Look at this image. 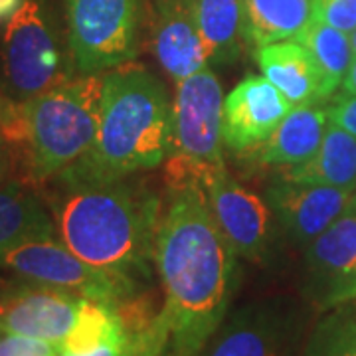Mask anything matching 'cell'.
<instances>
[{"instance_id": "1", "label": "cell", "mask_w": 356, "mask_h": 356, "mask_svg": "<svg viewBox=\"0 0 356 356\" xmlns=\"http://www.w3.org/2000/svg\"><path fill=\"white\" fill-rule=\"evenodd\" d=\"M238 254L212 216L198 184L168 186L154 264L165 303L159 313L180 356H200L228 315Z\"/></svg>"}, {"instance_id": "2", "label": "cell", "mask_w": 356, "mask_h": 356, "mask_svg": "<svg viewBox=\"0 0 356 356\" xmlns=\"http://www.w3.org/2000/svg\"><path fill=\"white\" fill-rule=\"evenodd\" d=\"M56 184L51 212L62 242L111 275L135 283L147 277L163 216L159 196L127 178Z\"/></svg>"}, {"instance_id": "3", "label": "cell", "mask_w": 356, "mask_h": 356, "mask_svg": "<svg viewBox=\"0 0 356 356\" xmlns=\"http://www.w3.org/2000/svg\"><path fill=\"white\" fill-rule=\"evenodd\" d=\"M172 147V105L165 86L140 65L105 74L97 137L58 182H111L165 163Z\"/></svg>"}, {"instance_id": "4", "label": "cell", "mask_w": 356, "mask_h": 356, "mask_svg": "<svg viewBox=\"0 0 356 356\" xmlns=\"http://www.w3.org/2000/svg\"><path fill=\"white\" fill-rule=\"evenodd\" d=\"M105 74L65 79L24 102L28 168L34 182H48L86 156L97 137Z\"/></svg>"}, {"instance_id": "5", "label": "cell", "mask_w": 356, "mask_h": 356, "mask_svg": "<svg viewBox=\"0 0 356 356\" xmlns=\"http://www.w3.org/2000/svg\"><path fill=\"white\" fill-rule=\"evenodd\" d=\"M224 102L222 83L208 67L178 81L172 147L165 166L168 186H202L206 178L224 168Z\"/></svg>"}, {"instance_id": "6", "label": "cell", "mask_w": 356, "mask_h": 356, "mask_svg": "<svg viewBox=\"0 0 356 356\" xmlns=\"http://www.w3.org/2000/svg\"><path fill=\"white\" fill-rule=\"evenodd\" d=\"M70 50L81 76L131 64L139 51L143 0H65Z\"/></svg>"}, {"instance_id": "7", "label": "cell", "mask_w": 356, "mask_h": 356, "mask_svg": "<svg viewBox=\"0 0 356 356\" xmlns=\"http://www.w3.org/2000/svg\"><path fill=\"white\" fill-rule=\"evenodd\" d=\"M0 267L18 277L76 293L103 303L119 305L135 295V281L123 280L86 264L56 236L34 238L8 248L0 254Z\"/></svg>"}, {"instance_id": "8", "label": "cell", "mask_w": 356, "mask_h": 356, "mask_svg": "<svg viewBox=\"0 0 356 356\" xmlns=\"http://www.w3.org/2000/svg\"><path fill=\"white\" fill-rule=\"evenodd\" d=\"M2 65L8 86L24 102L70 79L54 30L38 0H24L6 22Z\"/></svg>"}, {"instance_id": "9", "label": "cell", "mask_w": 356, "mask_h": 356, "mask_svg": "<svg viewBox=\"0 0 356 356\" xmlns=\"http://www.w3.org/2000/svg\"><path fill=\"white\" fill-rule=\"evenodd\" d=\"M299 318L289 301L248 303L224 318L200 356H295Z\"/></svg>"}, {"instance_id": "10", "label": "cell", "mask_w": 356, "mask_h": 356, "mask_svg": "<svg viewBox=\"0 0 356 356\" xmlns=\"http://www.w3.org/2000/svg\"><path fill=\"white\" fill-rule=\"evenodd\" d=\"M206 202L238 257L266 264L275 238L273 212L257 194L243 188L224 168L216 170L200 186Z\"/></svg>"}, {"instance_id": "11", "label": "cell", "mask_w": 356, "mask_h": 356, "mask_svg": "<svg viewBox=\"0 0 356 356\" xmlns=\"http://www.w3.org/2000/svg\"><path fill=\"white\" fill-rule=\"evenodd\" d=\"M305 295L318 309L356 301V194L329 228L305 248Z\"/></svg>"}, {"instance_id": "12", "label": "cell", "mask_w": 356, "mask_h": 356, "mask_svg": "<svg viewBox=\"0 0 356 356\" xmlns=\"http://www.w3.org/2000/svg\"><path fill=\"white\" fill-rule=\"evenodd\" d=\"M355 194L327 184H303L277 178L266 191V202L287 238L307 248L337 218L343 216Z\"/></svg>"}, {"instance_id": "13", "label": "cell", "mask_w": 356, "mask_h": 356, "mask_svg": "<svg viewBox=\"0 0 356 356\" xmlns=\"http://www.w3.org/2000/svg\"><path fill=\"white\" fill-rule=\"evenodd\" d=\"M293 105L266 76H250L224 102V145L234 153H255Z\"/></svg>"}, {"instance_id": "14", "label": "cell", "mask_w": 356, "mask_h": 356, "mask_svg": "<svg viewBox=\"0 0 356 356\" xmlns=\"http://www.w3.org/2000/svg\"><path fill=\"white\" fill-rule=\"evenodd\" d=\"M81 297L48 285H22L0 293V331L62 344L74 327Z\"/></svg>"}, {"instance_id": "15", "label": "cell", "mask_w": 356, "mask_h": 356, "mask_svg": "<svg viewBox=\"0 0 356 356\" xmlns=\"http://www.w3.org/2000/svg\"><path fill=\"white\" fill-rule=\"evenodd\" d=\"M153 51L161 67L175 81L200 72L208 64L194 0H156L153 18Z\"/></svg>"}, {"instance_id": "16", "label": "cell", "mask_w": 356, "mask_h": 356, "mask_svg": "<svg viewBox=\"0 0 356 356\" xmlns=\"http://www.w3.org/2000/svg\"><path fill=\"white\" fill-rule=\"evenodd\" d=\"M255 58L264 76L293 107L327 102L321 72L301 42L287 40L267 44L257 48Z\"/></svg>"}, {"instance_id": "17", "label": "cell", "mask_w": 356, "mask_h": 356, "mask_svg": "<svg viewBox=\"0 0 356 356\" xmlns=\"http://www.w3.org/2000/svg\"><path fill=\"white\" fill-rule=\"evenodd\" d=\"M329 129L327 107L299 105L281 121L275 133L255 151L264 165L293 168L309 163L318 153Z\"/></svg>"}, {"instance_id": "18", "label": "cell", "mask_w": 356, "mask_h": 356, "mask_svg": "<svg viewBox=\"0 0 356 356\" xmlns=\"http://www.w3.org/2000/svg\"><path fill=\"white\" fill-rule=\"evenodd\" d=\"M245 42L261 48L297 40L313 22V0H242Z\"/></svg>"}, {"instance_id": "19", "label": "cell", "mask_w": 356, "mask_h": 356, "mask_svg": "<svg viewBox=\"0 0 356 356\" xmlns=\"http://www.w3.org/2000/svg\"><path fill=\"white\" fill-rule=\"evenodd\" d=\"M280 178L356 192V137L329 123L318 153L305 165L281 168Z\"/></svg>"}, {"instance_id": "20", "label": "cell", "mask_w": 356, "mask_h": 356, "mask_svg": "<svg viewBox=\"0 0 356 356\" xmlns=\"http://www.w3.org/2000/svg\"><path fill=\"white\" fill-rule=\"evenodd\" d=\"M208 64H234L242 54V0H194Z\"/></svg>"}, {"instance_id": "21", "label": "cell", "mask_w": 356, "mask_h": 356, "mask_svg": "<svg viewBox=\"0 0 356 356\" xmlns=\"http://www.w3.org/2000/svg\"><path fill=\"white\" fill-rule=\"evenodd\" d=\"M56 236V222L46 206L22 184L0 186V254L26 240Z\"/></svg>"}, {"instance_id": "22", "label": "cell", "mask_w": 356, "mask_h": 356, "mask_svg": "<svg viewBox=\"0 0 356 356\" xmlns=\"http://www.w3.org/2000/svg\"><path fill=\"white\" fill-rule=\"evenodd\" d=\"M127 341V331L117 307L81 297L74 327L60 344V355H86L103 344Z\"/></svg>"}, {"instance_id": "23", "label": "cell", "mask_w": 356, "mask_h": 356, "mask_svg": "<svg viewBox=\"0 0 356 356\" xmlns=\"http://www.w3.org/2000/svg\"><path fill=\"white\" fill-rule=\"evenodd\" d=\"M297 42H301L313 56L323 77L325 97L331 99L332 93L343 86L344 76L355 60L350 34L341 32L325 22L313 20Z\"/></svg>"}, {"instance_id": "24", "label": "cell", "mask_w": 356, "mask_h": 356, "mask_svg": "<svg viewBox=\"0 0 356 356\" xmlns=\"http://www.w3.org/2000/svg\"><path fill=\"white\" fill-rule=\"evenodd\" d=\"M337 309L315 327L303 356H356V307Z\"/></svg>"}, {"instance_id": "25", "label": "cell", "mask_w": 356, "mask_h": 356, "mask_svg": "<svg viewBox=\"0 0 356 356\" xmlns=\"http://www.w3.org/2000/svg\"><path fill=\"white\" fill-rule=\"evenodd\" d=\"M0 137L6 145L26 147L28 140V121H26L24 102H14L0 88Z\"/></svg>"}, {"instance_id": "26", "label": "cell", "mask_w": 356, "mask_h": 356, "mask_svg": "<svg viewBox=\"0 0 356 356\" xmlns=\"http://www.w3.org/2000/svg\"><path fill=\"white\" fill-rule=\"evenodd\" d=\"M313 20L353 34L356 30V0H313Z\"/></svg>"}, {"instance_id": "27", "label": "cell", "mask_w": 356, "mask_h": 356, "mask_svg": "<svg viewBox=\"0 0 356 356\" xmlns=\"http://www.w3.org/2000/svg\"><path fill=\"white\" fill-rule=\"evenodd\" d=\"M0 356H60V346L34 337L0 331Z\"/></svg>"}, {"instance_id": "28", "label": "cell", "mask_w": 356, "mask_h": 356, "mask_svg": "<svg viewBox=\"0 0 356 356\" xmlns=\"http://www.w3.org/2000/svg\"><path fill=\"white\" fill-rule=\"evenodd\" d=\"M327 115L329 123H334L356 137V95H341L339 102L327 107Z\"/></svg>"}, {"instance_id": "29", "label": "cell", "mask_w": 356, "mask_h": 356, "mask_svg": "<svg viewBox=\"0 0 356 356\" xmlns=\"http://www.w3.org/2000/svg\"><path fill=\"white\" fill-rule=\"evenodd\" d=\"M60 356H133L131 343H109L103 344L99 348L86 353V355H60Z\"/></svg>"}, {"instance_id": "30", "label": "cell", "mask_w": 356, "mask_h": 356, "mask_svg": "<svg viewBox=\"0 0 356 356\" xmlns=\"http://www.w3.org/2000/svg\"><path fill=\"white\" fill-rule=\"evenodd\" d=\"M24 0H0V24L8 22L14 14L18 13V8L22 6Z\"/></svg>"}, {"instance_id": "31", "label": "cell", "mask_w": 356, "mask_h": 356, "mask_svg": "<svg viewBox=\"0 0 356 356\" xmlns=\"http://www.w3.org/2000/svg\"><path fill=\"white\" fill-rule=\"evenodd\" d=\"M341 89H343V95H356V56L350 67H348V72H346V76H344Z\"/></svg>"}, {"instance_id": "32", "label": "cell", "mask_w": 356, "mask_h": 356, "mask_svg": "<svg viewBox=\"0 0 356 356\" xmlns=\"http://www.w3.org/2000/svg\"><path fill=\"white\" fill-rule=\"evenodd\" d=\"M8 170H10V156L6 151V140L0 137V182L6 178Z\"/></svg>"}, {"instance_id": "33", "label": "cell", "mask_w": 356, "mask_h": 356, "mask_svg": "<svg viewBox=\"0 0 356 356\" xmlns=\"http://www.w3.org/2000/svg\"><path fill=\"white\" fill-rule=\"evenodd\" d=\"M137 356H180L172 348V344L165 343L161 344V346H154V348H149V350H145V353H139Z\"/></svg>"}, {"instance_id": "34", "label": "cell", "mask_w": 356, "mask_h": 356, "mask_svg": "<svg viewBox=\"0 0 356 356\" xmlns=\"http://www.w3.org/2000/svg\"><path fill=\"white\" fill-rule=\"evenodd\" d=\"M350 42H353V51H355V56H356V30L350 34Z\"/></svg>"}]
</instances>
